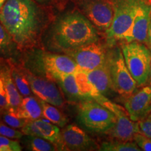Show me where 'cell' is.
I'll use <instances>...</instances> for the list:
<instances>
[{
    "label": "cell",
    "mask_w": 151,
    "mask_h": 151,
    "mask_svg": "<svg viewBox=\"0 0 151 151\" xmlns=\"http://www.w3.org/2000/svg\"><path fill=\"white\" fill-rule=\"evenodd\" d=\"M1 119L3 122L15 129H20V128L22 129L26 122L28 121L24 119L19 118L9 109H5V111L1 113Z\"/></svg>",
    "instance_id": "26"
},
{
    "label": "cell",
    "mask_w": 151,
    "mask_h": 151,
    "mask_svg": "<svg viewBox=\"0 0 151 151\" xmlns=\"http://www.w3.org/2000/svg\"><path fill=\"white\" fill-rule=\"evenodd\" d=\"M126 109L130 119L139 122L151 112V86H143L127 97L124 101Z\"/></svg>",
    "instance_id": "12"
},
{
    "label": "cell",
    "mask_w": 151,
    "mask_h": 151,
    "mask_svg": "<svg viewBox=\"0 0 151 151\" xmlns=\"http://www.w3.org/2000/svg\"><path fill=\"white\" fill-rule=\"evenodd\" d=\"M36 60L41 70L49 78L55 81L62 75L74 73L79 69L69 55L41 52L36 56Z\"/></svg>",
    "instance_id": "9"
},
{
    "label": "cell",
    "mask_w": 151,
    "mask_h": 151,
    "mask_svg": "<svg viewBox=\"0 0 151 151\" xmlns=\"http://www.w3.org/2000/svg\"><path fill=\"white\" fill-rule=\"evenodd\" d=\"M80 6L97 29L106 32L110 27L114 15L112 0H81Z\"/></svg>",
    "instance_id": "10"
},
{
    "label": "cell",
    "mask_w": 151,
    "mask_h": 151,
    "mask_svg": "<svg viewBox=\"0 0 151 151\" xmlns=\"http://www.w3.org/2000/svg\"><path fill=\"white\" fill-rule=\"evenodd\" d=\"M6 1V0H0V11H1V9H2L3 6L5 4Z\"/></svg>",
    "instance_id": "34"
},
{
    "label": "cell",
    "mask_w": 151,
    "mask_h": 151,
    "mask_svg": "<svg viewBox=\"0 0 151 151\" xmlns=\"http://www.w3.org/2000/svg\"><path fill=\"white\" fill-rule=\"evenodd\" d=\"M148 46L151 47V11L150 15V20H149V27H148Z\"/></svg>",
    "instance_id": "32"
},
{
    "label": "cell",
    "mask_w": 151,
    "mask_h": 151,
    "mask_svg": "<svg viewBox=\"0 0 151 151\" xmlns=\"http://www.w3.org/2000/svg\"><path fill=\"white\" fill-rule=\"evenodd\" d=\"M8 108V102H7L6 92L4 83L0 76V109H6Z\"/></svg>",
    "instance_id": "31"
},
{
    "label": "cell",
    "mask_w": 151,
    "mask_h": 151,
    "mask_svg": "<svg viewBox=\"0 0 151 151\" xmlns=\"http://www.w3.org/2000/svg\"><path fill=\"white\" fill-rule=\"evenodd\" d=\"M56 124L48 120L37 119L29 120L22 128V132L27 136L39 137L50 141L60 148L65 146L62 138V133Z\"/></svg>",
    "instance_id": "14"
},
{
    "label": "cell",
    "mask_w": 151,
    "mask_h": 151,
    "mask_svg": "<svg viewBox=\"0 0 151 151\" xmlns=\"http://www.w3.org/2000/svg\"><path fill=\"white\" fill-rule=\"evenodd\" d=\"M0 76L1 77L4 83L6 92L7 102L9 110H16L22 102V97L20 92L15 84L11 75L10 68L6 66L0 67Z\"/></svg>",
    "instance_id": "17"
},
{
    "label": "cell",
    "mask_w": 151,
    "mask_h": 151,
    "mask_svg": "<svg viewBox=\"0 0 151 151\" xmlns=\"http://www.w3.org/2000/svg\"><path fill=\"white\" fill-rule=\"evenodd\" d=\"M24 74L29 81L32 92L41 100L58 107L64 105L63 97L53 83L26 71Z\"/></svg>",
    "instance_id": "13"
},
{
    "label": "cell",
    "mask_w": 151,
    "mask_h": 151,
    "mask_svg": "<svg viewBox=\"0 0 151 151\" xmlns=\"http://www.w3.org/2000/svg\"><path fill=\"white\" fill-rule=\"evenodd\" d=\"M88 77L95 89L103 95H107L111 90H113V87L108 62L92 70L87 71Z\"/></svg>",
    "instance_id": "16"
},
{
    "label": "cell",
    "mask_w": 151,
    "mask_h": 151,
    "mask_svg": "<svg viewBox=\"0 0 151 151\" xmlns=\"http://www.w3.org/2000/svg\"><path fill=\"white\" fill-rule=\"evenodd\" d=\"M65 52L74 60L79 69L86 71L104 65L108 58L105 47L98 41Z\"/></svg>",
    "instance_id": "8"
},
{
    "label": "cell",
    "mask_w": 151,
    "mask_h": 151,
    "mask_svg": "<svg viewBox=\"0 0 151 151\" xmlns=\"http://www.w3.org/2000/svg\"><path fill=\"white\" fill-rule=\"evenodd\" d=\"M23 134L22 132L15 129V128L10 127L4 122H0V136L13 139H18L23 137Z\"/></svg>",
    "instance_id": "28"
},
{
    "label": "cell",
    "mask_w": 151,
    "mask_h": 151,
    "mask_svg": "<svg viewBox=\"0 0 151 151\" xmlns=\"http://www.w3.org/2000/svg\"><path fill=\"white\" fill-rule=\"evenodd\" d=\"M52 38L57 46L65 51L99 41V35L97 28L83 13L73 11L57 20Z\"/></svg>",
    "instance_id": "2"
},
{
    "label": "cell",
    "mask_w": 151,
    "mask_h": 151,
    "mask_svg": "<svg viewBox=\"0 0 151 151\" xmlns=\"http://www.w3.org/2000/svg\"><path fill=\"white\" fill-rule=\"evenodd\" d=\"M56 81L59 83L62 90L71 99H82L80 95L74 73L65 74L60 76Z\"/></svg>",
    "instance_id": "21"
},
{
    "label": "cell",
    "mask_w": 151,
    "mask_h": 151,
    "mask_svg": "<svg viewBox=\"0 0 151 151\" xmlns=\"http://www.w3.org/2000/svg\"><path fill=\"white\" fill-rule=\"evenodd\" d=\"M40 103L42 107V116L45 118L62 127H65L67 124L68 119L67 117L60 110H58L55 106L50 104L43 100H40Z\"/></svg>",
    "instance_id": "20"
},
{
    "label": "cell",
    "mask_w": 151,
    "mask_h": 151,
    "mask_svg": "<svg viewBox=\"0 0 151 151\" xmlns=\"http://www.w3.org/2000/svg\"><path fill=\"white\" fill-rule=\"evenodd\" d=\"M107 62L113 90L122 97H127L137 90L138 85L126 65L121 49L116 47L108 52Z\"/></svg>",
    "instance_id": "6"
},
{
    "label": "cell",
    "mask_w": 151,
    "mask_h": 151,
    "mask_svg": "<svg viewBox=\"0 0 151 151\" xmlns=\"http://www.w3.org/2000/svg\"><path fill=\"white\" fill-rule=\"evenodd\" d=\"M34 1H37L38 3L42 4H46L51 2L52 0H34Z\"/></svg>",
    "instance_id": "33"
},
{
    "label": "cell",
    "mask_w": 151,
    "mask_h": 151,
    "mask_svg": "<svg viewBox=\"0 0 151 151\" xmlns=\"http://www.w3.org/2000/svg\"><path fill=\"white\" fill-rule=\"evenodd\" d=\"M66 148L71 150H93L96 148L94 141L78 126L69 124L61 132Z\"/></svg>",
    "instance_id": "15"
},
{
    "label": "cell",
    "mask_w": 151,
    "mask_h": 151,
    "mask_svg": "<svg viewBox=\"0 0 151 151\" xmlns=\"http://www.w3.org/2000/svg\"><path fill=\"white\" fill-rule=\"evenodd\" d=\"M94 99L109 109L116 116V124L107 133L118 140H133L135 134L139 132V126L137 122L130 119L126 109L111 101L103 94H99Z\"/></svg>",
    "instance_id": "7"
},
{
    "label": "cell",
    "mask_w": 151,
    "mask_h": 151,
    "mask_svg": "<svg viewBox=\"0 0 151 151\" xmlns=\"http://www.w3.org/2000/svg\"><path fill=\"white\" fill-rule=\"evenodd\" d=\"M114 15L110 27L106 31L107 43L114 46L122 41L125 33L131 27L140 0H112Z\"/></svg>",
    "instance_id": "5"
},
{
    "label": "cell",
    "mask_w": 151,
    "mask_h": 151,
    "mask_svg": "<svg viewBox=\"0 0 151 151\" xmlns=\"http://www.w3.org/2000/svg\"><path fill=\"white\" fill-rule=\"evenodd\" d=\"M11 70L12 78L20 93L24 97L31 95V88L24 73L20 72L16 68H12Z\"/></svg>",
    "instance_id": "24"
},
{
    "label": "cell",
    "mask_w": 151,
    "mask_h": 151,
    "mask_svg": "<svg viewBox=\"0 0 151 151\" xmlns=\"http://www.w3.org/2000/svg\"><path fill=\"white\" fill-rule=\"evenodd\" d=\"M27 143L29 150L33 151H52L57 150L53 143L39 137L28 136Z\"/></svg>",
    "instance_id": "25"
},
{
    "label": "cell",
    "mask_w": 151,
    "mask_h": 151,
    "mask_svg": "<svg viewBox=\"0 0 151 151\" xmlns=\"http://www.w3.org/2000/svg\"><path fill=\"white\" fill-rule=\"evenodd\" d=\"M16 43L4 26L0 22V57H8L12 53Z\"/></svg>",
    "instance_id": "23"
},
{
    "label": "cell",
    "mask_w": 151,
    "mask_h": 151,
    "mask_svg": "<svg viewBox=\"0 0 151 151\" xmlns=\"http://www.w3.org/2000/svg\"><path fill=\"white\" fill-rule=\"evenodd\" d=\"M150 76H151V63H150Z\"/></svg>",
    "instance_id": "35"
},
{
    "label": "cell",
    "mask_w": 151,
    "mask_h": 151,
    "mask_svg": "<svg viewBox=\"0 0 151 151\" xmlns=\"http://www.w3.org/2000/svg\"><path fill=\"white\" fill-rule=\"evenodd\" d=\"M77 109L79 121L91 131L107 133L116 124L115 115L94 99H83Z\"/></svg>",
    "instance_id": "4"
},
{
    "label": "cell",
    "mask_w": 151,
    "mask_h": 151,
    "mask_svg": "<svg viewBox=\"0 0 151 151\" xmlns=\"http://www.w3.org/2000/svg\"><path fill=\"white\" fill-rule=\"evenodd\" d=\"M74 75L82 99H94L99 94H101L95 89L93 85L91 83L88 77L86 71L78 69L74 73Z\"/></svg>",
    "instance_id": "19"
},
{
    "label": "cell",
    "mask_w": 151,
    "mask_h": 151,
    "mask_svg": "<svg viewBox=\"0 0 151 151\" xmlns=\"http://www.w3.org/2000/svg\"><path fill=\"white\" fill-rule=\"evenodd\" d=\"M151 4L148 0H140L131 27L122 38L125 43L140 42L148 45L149 20Z\"/></svg>",
    "instance_id": "11"
},
{
    "label": "cell",
    "mask_w": 151,
    "mask_h": 151,
    "mask_svg": "<svg viewBox=\"0 0 151 151\" xmlns=\"http://www.w3.org/2000/svg\"><path fill=\"white\" fill-rule=\"evenodd\" d=\"M138 122L139 133L151 138V112Z\"/></svg>",
    "instance_id": "30"
},
{
    "label": "cell",
    "mask_w": 151,
    "mask_h": 151,
    "mask_svg": "<svg viewBox=\"0 0 151 151\" xmlns=\"http://www.w3.org/2000/svg\"><path fill=\"white\" fill-rule=\"evenodd\" d=\"M13 113L19 118L26 120H35L42 116V107L40 101H38L32 97H25L16 110L12 111Z\"/></svg>",
    "instance_id": "18"
},
{
    "label": "cell",
    "mask_w": 151,
    "mask_h": 151,
    "mask_svg": "<svg viewBox=\"0 0 151 151\" xmlns=\"http://www.w3.org/2000/svg\"><path fill=\"white\" fill-rule=\"evenodd\" d=\"M133 140H134L141 150L151 151V138L138 132L134 136Z\"/></svg>",
    "instance_id": "29"
},
{
    "label": "cell",
    "mask_w": 151,
    "mask_h": 151,
    "mask_svg": "<svg viewBox=\"0 0 151 151\" xmlns=\"http://www.w3.org/2000/svg\"><path fill=\"white\" fill-rule=\"evenodd\" d=\"M22 147L18 141L0 136V151H20Z\"/></svg>",
    "instance_id": "27"
},
{
    "label": "cell",
    "mask_w": 151,
    "mask_h": 151,
    "mask_svg": "<svg viewBox=\"0 0 151 151\" xmlns=\"http://www.w3.org/2000/svg\"><path fill=\"white\" fill-rule=\"evenodd\" d=\"M148 1H149V2H150V4H151V0H148Z\"/></svg>",
    "instance_id": "36"
},
{
    "label": "cell",
    "mask_w": 151,
    "mask_h": 151,
    "mask_svg": "<svg viewBox=\"0 0 151 151\" xmlns=\"http://www.w3.org/2000/svg\"><path fill=\"white\" fill-rule=\"evenodd\" d=\"M102 151H140L141 148L134 141H121L116 139L115 141H104L99 148Z\"/></svg>",
    "instance_id": "22"
},
{
    "label": "cell",
    "mask_w": 151,
    "mask_h": 151,
    "mask_svg": "<svg viewBox=\"0 0 151 151\" xmlns=\"http://www.w3.org/2000/svg\"><path fill=\"white\" fill-rule=\"evenodd\" d=\"M121 50L126 65L138 86H145L150 76L151 50L144 43L137 41L124 43Z\"/></svg>",
    "instance_id": "3"
},
{
    "label": "cell",
    "mask_w": 151,
    "mask_h": 151,
    "mask_svg": "<svg viewBox=\"0 0 151 151\" xmlns=\"http://www.w3.org/2000/svg\"><path fill=\"white\" fill-rule=\"evenodd\" d=\"M0 22L19 48H27L37 43L44 16L34 0H6L0 11Z\"/></svg>",
    "instance_id": "1"
}]
</instances>
